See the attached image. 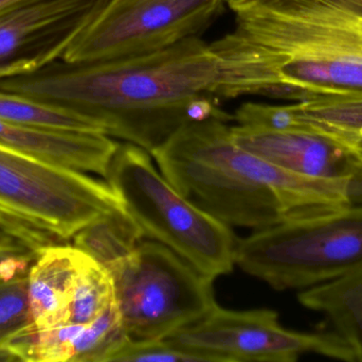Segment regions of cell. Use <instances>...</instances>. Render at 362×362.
<instances>
[{
  "mask_svg": "<svg viewBox=\"0 0 362 362\" xmlns=\"http://www.w3.org/2000/svg\"><path fill=\"white\" fill-rule=\"evenodd\" d=\"M0 120L45 129L106 134L101 125L87 117L2 89H0Z\"/></svg>",
  "mask_w": 362,
  "mask_h": 362,
  "instance_id": "18",
  "label": "cell"
},
{
  "mask_svg": "<svg viewBox=\"0 0 362 362\" xmlns=\"http://www.w3.org/2000/svg\"><path fill=\"white\" fill-rule=\"evenodd\" d=\"M233 119L238 125L268 131L308 129L298 119L293 104L272 106L247 102L236 110Z\"/></svg>",
  "mask_w": 362,
  "mask_h": 362,
  "instance_id": "21",
  "label": "cell"
},
{
  "mask_svg": "<svg viewBox=\"0 0 362 362\" xmlns=\"http://www.w3.org/2000/svg\"><path fill=\"white\" fill-rule=\"evenodd\" d=\"M218 60L199 36L122 59L67 62L0 80V89L87 117L108 136L148 152L198 121L197 100L216 96Z\"/></svg>",
  "mask_w": 362,
  "mask_h": 362,
  "instance_id": "2",
  "label": "cell"
},
{
  "mask_svg": "<svg viewBox=\"0 0 362 362\" xmlns=\"http://www.w3.org/2000/svg\"><path fill=\"white\" fill-rule=\"evenodd\" d=\"M163 341L197 362H296L305 355L355 362L350 346L335 332L286 329L272 310L234 312L216 305Z\"/></svg>",
  "mask_w": 362,
  "mask_h": 362,
  "instance_id": "7",
  "label": "cell"
},
{
  "mask_svg": "<svg viewBox=\"0 0 362 362\" xmlns=\"http://www.w3.org/2000/svg\"><path fill=\"white\" fill-rule=\"evenodd\" d=\"M197 362L185 353L168 346L163 340L129 339L110 356L108 362Z\"/></svg>",
  "mask_w": 362,
  "mask_h": 362,
  "instance_id": "22",
  "label": "cell"
},
{
  "mask_svg": "<svg viewBox=\"0 0 362 362\" xmlns=\"http://www.w3.org/2000/svg\"><path fill=\"white\" fill-rule=\"evenodd\" d=\"M298 301L306 310L322 315L362 362V265L325 284L302 290Z\"/></svg>",
  "mask_w": 362,
  "mask_h": 362,
  "instance_id": "14",
  "label": "cell"
},
{
  "mask_svg": "<svg viewBox=\"0 0 362 362\" xmlns=\"http://www.w3.org/2000/svg\"><path fill=\"white\" fill-rule=\"evenodd\" d=\"M144 237L127 210H119L81 230L74 236V246L108 269L131 254Z\"/></svg>",
  "mask_w": 362,
  "mask_h": 362,
  "instance_id": "16",
  "label": "cell"
},
{
  "mask_svg": "<svg viewBox=\"0 0 362 362\" xmlns=\"http://www.w3.org/2000/svg\"><path fill=\"white\" fill-rule=\"evenodd\" d=\"M107 271L123 327L133 340H163L217 305L214 280L154 240L140 242Z\"/></svg>",
  "mask_w": 362,
  "mask_h": 362,
  "instance_id": "6",
  "label": "cell"
},
{
  "mask_svg": "<svg viewBox=\"0 0 362 362\" xmlns=\"http://www.w3.org/2000/svg\"><path fill=\"white\" fill-rule=\"evenodd\" d=\"M25 253H31L29 250L21 246L19 242L13 238H8L4 242H0V266L11 257L15 255L25 254ZM35 255V254H34Z\"/></svg>",
  "mask_w": 362,
  "mask_h": 362,
  "instance_id": "23",
  "label": "cell"
},
{
  "mask_svg": "<svg viewBox=\"0 0 362 362\" xmlns=\"http://www.w3.org/2000/svg\"><path fill=\"white\" fill-rule=\"evenodd\" d=\"M107 0H23L0 12V80L62 59Z\"/></svg>",
  "mask_w": 362,
  "mask_h": 362,
  "instance_id": "10",
  "label": "cell"
},
{
  "mask_svg": "<svg viewBox=\"0 0 362 362\" xmlns=\"http://www.w3.org/2000/svg\"><path fill=\"white\" fill-rule=\"evenodd\" d=\"M21 1H23V0H0V12Z\"/></svg>",
  "mask_w": 362,
  "mask_h": 362,
  "instance_id": "24",
  "label": "cell"
},
{
  "mask_svg": "<svg viewBox=\"0 0 362 362\" xmlns=\"http://www.w3.org/2000/svg\"><path fill=\"white\" fill-rule=\"evenodd\" d=\"M114 301L110 272L93 261L76 283L68 307L67 324H88L99 318Z\"/></svg>",
  "mask_w": 362,
  "mask_h": 362,
  "instance_id": "19",
  "label": "cell"
},
{
  "mask_svg": "<svg viewBox=\"0 0 362 362\" xmlns=\"http://www.w3.org/2000/svg\"><path fill=\"white\" fill-rule=\"evenodd\" d=\"M93 261L84 251L67 244L50 247L36 256L28 273L30 316L35 329L67 324L76 283Z\"/></svg>",
  "mask_w": 362,
  "mask_h": 362,
  "instance_id": "13",
  "label": "cell"
},
{
  "mask_svg": "<svg viewBox=\"0 0 362 362\" xmlns=\"http://www.w3.org/2000/svg\"><path fill=\"white\" fill-rule=\"evenodd\" d=\"M235 29L210 44L216 97L362 96V0H228Z\"/></svg>",
  "mask_w": 362,
  "mask_h": 362,
  "instance_id": "1",
  "label": "cell"
},
{
  "mask_svg": "<svg viewBox=\"0 0 362 362\" xmlns=\"http://www.w3.org/2000/svg\"><path fill=\"white\" fill-rule=\"evenodd\" d=\"M235 264L276 290H305L362 265V208L293 217L238 240Z\"/></svg>",
  "mask_w": 362,
  "mask_h": 362,
  "instance_id": "5",
  "label": "cell"
},
{
  "mask_svg": "<svg viewBox=\"0 0 362 362\" xmlns=\"http://www.w3.org/2000/svg\"><path fill=\"white\" fill-rule=\"evenodd\" d=\"M225 0H107L62 60L95 62L154 52L199 36Z\"/></svg>",
  "mask_w": 362,
  "mask_h": 362,
  "instance_id": "8",
  "label": "cell"
},
{
  "mask_svg": "<svg viewBox=\"0 0 362 362\" xmlns=\"http://www.w3.org/2000/svg\"><path fill=\"white\" fill-rule=\"evenodd\" d=\"M240 148L310 178L348 180L351 206L362 208V152L310 129L268 131L232 127Z\"/></svg>",
  "mask_w": 362,
  "mask_h": 362,
  "instance_id": "11",
  "label": "cell"
},
{
  "mask_svg": "<svg viewBox=\"0 0 362 362\" xmlns=\"http://www.w3.org/2000/svg\"><path fill=\"white\" fill-rule=\"evenodd\" d=\"M0 146L47 163L106 176L119 144L103 133L0 120Z\"/></svg>",
  "mask_w": 362,
  "mask_h": 362,
  "instance_id": "12",
  "label": "cell"
},
{
  "mask_svg": "<svg viewBox=\"0 0 362 362\" xmlns=\"http://www.w3.org/2000/svg\"><path fill=\"white\" fill-rule=\"evenodd\" d=\"M8 236L4 235V234L0 233V242H4V240L8 239Z\"/></svg>",
  "mask_w": 362,
  "mask_h": 362,
  "instance_id": "25",
  "label": "cell"
},
{
  "mask_svg": "<svg viewBox=\"0 0 362 362\" xmlns=\"http://www.w3.org/2000/svg\"><path fill=\"white\" fill-rule=\"evenodd\" d=\"M0 233L8 236L37 256L66 240L40 221L0 203Z\"/></svg>",
  "mask_w": 362,
  "mask_h": 362,
  "instance_id": "20",
  "label": "cell"
},
{
  "mask_svg": "<svg viewBox=\"0 0 362 362\" xmlns=\"http://www.w3.org/2000/svg\"><path fill=\"white\" fill-rule=\"evenodd\" d=\"M296 115L308 129L362 152V96L295 102Z\"/></svg>",
  "mask_w": 362,
  "mask_h": 362,
  "instance_id": "15",
  "label": "cell"
},
{
  "mask_svg": "<svg viewBox=\"0 0 362 362\" xmlns=\"http://www.w3.org/2000/svg\"><path fill=\"white\" fill-rule=\"evenodd\" d=\"M0 203L40 221L65 240L105 215L125 210L108 183L2 146Z\"/></svg>",
  "mask_w": 362,
  "mask_h": 362,
  "instance_id": "9",
  "label": "cell"
},
{
  "mask_svg": "<svg viewBox=\"0 0 362 362\" xmlns=\"http://www.w3.org/2000/svg\"><path fill=\"white\" fill-rule=\"evenodd\" d=\"M105 179L144 237L165 244L213 280L232 271L238 240L229 225L178 193L155 169L148 151L119 144Z\"/></svg>",
  "mask_w": 362,
  "mask_h": 362,
  "instance_id": "4",
  "label": "cell"
},
{
  "mask_svg": "<svg viewBox=\"0 0 362 362\" xmlns=\"http://www.w3.org/2000/svg\"><path fill=\"white\" fill-rule=\"evenodd\" d=\"M35 259L33 253H25L0 266V361H15L4 346L15 334L31 324L28 273Z\"/></svg>",
  "mask_w": 362,
  "mask_h": 362,
  "instance_id": "17",
  "label": "cell"
},
{
  "mask_svg": "<svg viewBox=\"0 0 362 362\" xmlns=\"http://www.w3.org/2000/svg\"><path fill=\"white\" fill-rule=\"evenodd\" d=\"M151 154L178 193L225 225L261 230L291 218L295 176L240 148L226 121L187 123Z\"/></svg>",
  "mask_w": 362,
  "mask_h": 362,
  "instance_id": "3",
  "label": "cell"
}]
</instances>
